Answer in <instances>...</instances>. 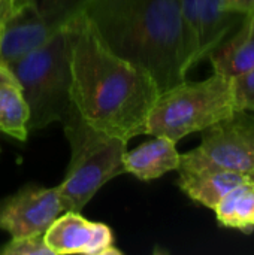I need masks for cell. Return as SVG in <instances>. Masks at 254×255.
<instances>
[{
    "mask_svg": "<svg viewBox=\"0 0 254 255\" xmlns=\"http://www.w3.org/2000/svg\"><path fill=\"white\" fill-rule=\"evenodd\" d=\"M18 0H0V25L6 21V18L13 10Z\"/></svg>",
    "mask_w": 254,
    "mask_h": 255,
    "instance_id": "obj_18",
    "label": "cell"
},
{
    "mask_svg": "<svg viewBox=\"0 0 254 255\" xmlns=\"http://www.w3.org/2000/svg\"><path fill=\"white\" fill-rule=\"evenodd\" d=\"M28 106L12 70L0 63V131L16 140H27Z\"/></svg>",
    "mask_w": 254,
    "mask_h": 255,
    "instance_id": "obj_13",
    "label": "cell"
},
{
    "mask_svg": "<svg viewBox=\"0 0 254 255\" xmlns=\"http://www.w3.org/2000/svg\"><path fill=\"white\" fill-rule=\"evenodd\" d=\"M63 211L58 187L27 184L0 200V230L10 238L43 235Z\"/></svg>",
    "mask_w": 254,
    "mask_h": 255,
    "instance_id": "obj_8",
    "label": "cell"
},
{
    "mask_svg": "<svg viewBox=\"0 0 254 255\" xmlns=\"http://www.w3.org/2000/svg\"><path fill=\"white\" fill-rule=\"evenodd\" d=\"M180 157L177 142L163 136H154L135 149L126 151L123 166L126 173L136 176L139 181H153L168 172L178 170Z\"/></svg>",
    "mask_w": 254,
    "mask_h": 255,
    "instance_id": "obj_10",
    "label": "cell"
},
{
    "mask_svg": "<svg viewBox=\"0 0 254 255\" xmlns=\"http://www.w3.org/2000/svg\"><path fill=\"white\" fill-rule=\"evenodd\" d=\"M201 143L180 157L178 170L222 169L249 175L254 170V115L235 109L202 130Z\"/></svg>",
    "mask_w": 254,
    "mask_h": 255,
    "instance_id": "obj_7",
    "label": "cell"
},
{
    "mask_svg": "<svg viewBox=\"0 0 254 255\" xmlns=\"http://www.w3.org/2000/svg\"><path fill=\"white\" fill-rule=\"evenodd\" d=\"M84 15L114 52L153 76L160 93L199 63L178 0H94Z\"/></svg>",
    "mask_w": 254,
    "mask_h": 255,
    "instance_id": "obj_2",
    "label": "cell"
},
{
    "mask_svg": "<svg viewBox=\"0 0 254 255\" xmlns=\"http://www.w3.org/2000/svg\"><path fill=\"white\" fill-rule=\"evenodd\" d=\"M72 34L73 24L6 63L18 79L28 106V131L63 123L73 108L70 99Z\"/></svg>",
    "mask_w": 254,
    "mask_h": 255,
    "instance_id": "obj_3",
    "label": "cell"
},
{
    "mask_svg": "<svg viewBox=\"0 0 254 255\" xmlns=\"http://www.w3.org/2000/svg\"><path fill=\"white\" fill-rule=\"evenodd\" d=\"M225 6L229 10H235L238 13H249L254 10V0H225Z\"/></svg>",
    "mask_w": 254,
    "mask_h": 255,
    "instance_id": "obj_17",
    "label": "cell"
},
{
    "mask_svg": "<svg viewBox=\"0 0 254 255\" xmlns=\"http://www.w3.org/2000/svg\"><path fill=\"white\" fill-rule=\"evenodd\" d=\"M231 78L213 73L204 81H187L159 93L145 124V134L174 142L202 131L235 111Z\"/></svg>",
    "mask_w": 254,
    "mask_h": 255,
    "instance_id": "obj_5",
    "label": "cell"
},
{
    "mask_svg": "<svg viewBox=\"0 0 254 255\" xmlns=\"http://www.w3.org/2000/svg\"><path fill=\"white\" fill-rule=\"evenodd\" d=\"M247 178H249V179H250V181H252V182L254 184V170L253 172H250V173L247 175Z\"/></svg>",
    "mask_w": 254,
    "mask_h": 255,
    "instance_id": "obj_19",
    "label": "cell"
},
{
    "mask_svg": "<svg viewBox=\"0 0 254 255\" xmlns=\"http://www.w3.org/2000/svg\"><path fill=\"white\" fill-rule=\"evenodd\" d=\"M0 63H1V60H0Z\"/></svg>",
    "mask_w": 254,
    "mask_h": 255,
    "instance_id": "obj_20",
    "label": "cell"
},
{
    "mask_svg": "<svg viewBox=\"0 0 254 255\" xmlns=\"http://www.w3.org/2000/svg\"><path fill=\"white\" fill-rule=\"evenodd\" d=\"M94 0H18L0 25V60L9 63L81 18Z\"/></svg>",
    "mask_w": 254,
    "mask_h": 255,
    "instance_id": "obj_6",
    "label": "cell"
},
{
    "mask_svg": "<svg viewBox=\"0 0 254 255\" xmlns=\"http://www.w3.org/2000/svg\"><path fill=\"white\" fill-rule=\"evenodd\" d=\"M0 255H54L46 247L43 235L10 238V241L0 248Z\"/></svg>",
    "mask_w": 254,
    "mask_h": 255,
    "instance_id": "obj_16",
    "label": "cell"
},
{
    "mask_svg": "<svg viewBox=\"0 0 254 255\" xmlns=\"http://www.w3.org/2000/svg\"><path fill=\"white\" fill-rule=\"evenodd\" d=\"M180 190L193 202L207 209L214 211L219 202L235 187L246 182L247 175L222 170V169H199V170H177Z\"/></svg>",
    "mask_w": 254,
    "mask_h": 255,
    "instance_id": "obj_11",
    "label": "cell"
},
{
    "mask_svg": "<svg viewBox=\"0 0 254 255\" xmlns=\"http://www.w3.org/2000/svg\"><path fill=\"white\" fill-rule=\"evenodd\" d=\"M43 241L54 255H123L106 224L90 221L73 211L60 214L45 230Z\"/></svg>",
    "mask_w": 254,
    "mask_h": 255,
    "instance_id": "obj_9",
    "label": "cell"
},
{
    "mask_svg": "<svg viewBox=\"0 0 254 255\" xmlns=\"http://www.w3.org/2000/svg\"><path fill=\"white\" fill-rule=\"evenodd\" d=\"M220 227L246 235L254 232V184L247 179L231 190L214 208Z\"/></svg>",
    "mask_w": 254,
    "mask_h": 255,
    "instance_id": "obj_14",
    "label": "cell"
},
{
    "mask_svg": "<svg viewBox=\"0 0 254 255\" xmlns=\"http://www.w3.org/2000/svg\"><path fill=\"white\" fill-rule=\"evenodd\" d=\"M61 124L70 146V161L57 187L63 209L81 212L108 181L126 173L123 157L129 142L91 127L75 108Z\"/></svg>",
    "mask_w": 254,
    "mask_h": 255,
    "instance_id": "obj_4",
    "label": "cell"
},
{
    "mask_svg": "<svg viewBox=\"0 0 254 255\" xmlns=\"http://www.w3.org/2000/svg\"><path fill=\"white\" fill-rule=\"evenodd\" d=\"M214 73L234 78L254 67V10L243 24L208 55Z\"/></svg>",
    "mask_w": 254,
    "mask_h": 255,
    "instance_id": "obj_12",
    "label": "cell"
},
{
    "mask_svg": "<svg viewBox=\"0 0 254 255\" xmlns=\"http://www.w3.org/2000/svg\"><path fill=\"white\" fill-rule=\"evenodd\" d=\"M231 84L235 108L254 114V67L231 78Z\"/></svg>",
    "mask_w": 254,
    "mask_h": 255,
    "instance_id": "obj_15",
    "label": "cell"
},
{
    "mask_svg": "<svg viewBox=\"0 0 254 255\" xmlns=\"http://www.w3.org/2000/svg\"><path fill=\"white\" fill-rule=\"evenodd\" d=\"M70 76L72 105L85 123L126 142L145 134L159 87L147 70L114 52L85 15L73 22Z\"/></svg>",
    "mask_w": 254,
    "mask_h": 255,
    "instance_id": "obj_1",
    "label": "cell"
}]
</instances>
